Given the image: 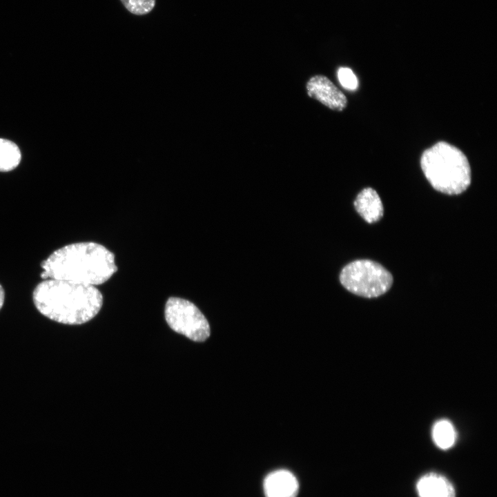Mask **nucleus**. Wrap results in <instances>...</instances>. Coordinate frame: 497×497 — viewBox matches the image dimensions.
<instances>
[{"label":"nucleus","mask_w":497,"mask_h":497,"mask_svg":"<svg viewBox=\"0 0 497 497\" xmlns=\"http://www.w3.org/2000/svg\"><path fill=\"white\" fill-rule=\"evenodd\" d=\"M41 266L43 280L55 279L95 286L107 280L117 271L115 255L101 244L77 242L52 252Z\"/></svg>","instance_id":"nucleus-1"},{"label":"nucleus","mask_w":497,"mask_h":497,"mask_svg":"<svg viewBox=\"0 0 497 497\" xmlns=\"http://www.w3.org/2000/svg\"><path fill=\"white\" fill-rule=\"evenodd\" d=\"M33 302L44 316L70 325L81 324L100 311L103 296L95 286L46 279L33 291Z\"/></svg>","instance_id":"nucleus-2"},{"label":"nucleus","mask_w":497,"mask_h":497,"mask_svg":"<svg viewBox=\"0 0 497 497\" xmlns=\"http://www.w3.org/2000/svg\"><path fill=\"white\" fill-rule=\"evenodd\" d=\"M420 166L427 181L440 193L458 195L471 184L467 157L458 148L447 142H439L426 149L422 154Z\"/></svg>","instance_id":"nucleus-3"},{"label":"nucleus","mask_w":497,"mask_h":497,"mask_svg":"<svg viewBox=\"0 0 497 497\" xmlns=\"http://www.w3.org/2000/svg\"><path fill=\"white\" fill-rule=\"evenodd\" d=\"M340 281L351 293L367 298L387 293L393 284V276L384 266L370 260H357L341 271Z\"/></svg>","instance_id":"nucleus-4"},{"label":"nucleus","mask_w":497,"mask_h":497,"mask_svg":"<svg viewBox=\"0 0 497 497\" xmlns=\"http://www.w3.org/2000/svg\"><path fill=\"white\" fill-rule=\"evenodd\" d=\"M164 314L171 329L193 341L204 342L210 335V326L206 318L193 302L187 300L169 298Z\"/></svg>","instance_id":"nucleus-5"},{"label":"nucleus","mask_w":497,"mask_h":497,"mask_svg":"<svg viewBox=\"0 0 497 497\" xmlns=\"http://www.w3.org/2000/svg\"><path fill=\"white\" fill-rule=\"evenodd\" d=\"M306 88L310 97L317 99L330 109L342 111L347 105L346 96L325 76L312 77L306 83Z\"/></svg>","instance_id":"nucleus-6"},{"label":"nucleus","mask_w":497,"mask_h":497,"mask_svg":"<svg viewBox=\"0 0 497 497\" xmlns=\"http://www.w3.org/2000/svg\"><path fill=\"white\" fill-rule=\"evenodd\" d=\"M264 489L266 497H295L298 491V483L292 473L280 469L266 477Z\"/></svg>","instance_id":"nucleus-7"},{"label":"nucleus","mask_w":497,"mask_h":497,"mask_svg":"<svg viewBox=\"0 0 497 497\" xmlns=\"http://www.w3.org/2000/svg\"><path fill=\"white\" fill-rule=\"evenodd\" d=\"M353 204L359 215L369 224L379 221L383 216L382 202L372 188L362 189L358 194Z\"/></svg>","instance_id":"nucleus-8"},{"label":"nucleus","mask_w":497,"mask_h":497,"mask_svg":"<svg viewBox=\"0 0 497 497\" xmlns=\"http://www.w3.org/2000/svg\"><path fill=\"white\" fill-rule=\"evenodd\" d=\"M416 489L419 497H456L451 482L446 477L433 472L419 479Z\"/></svg>","instance_id":"nucleus-9"},{"label":"nucleus","mask_w":497,"mask_h":497,"mask_svg":"<svg viewBox=\"0 0 497 497\" xmlns=\"http://www.w3.org/2000/svg\"><path fill=\"white\" fill-rule=\"evenodd\" d=\"M432 438L437 447L442 449H448L456 442V432L450 421L442 419L433 425Z\"/></svg>","instance_id":"nucleus-10"},{"label":"nucleus","mask_w":497,"mask_h":497,"mask_svg":"<svg viewBox=\"0 0 497 497\" xmlns=\"http://www.w3.org/2000/svg\"><path fill=\"white\" fill-rule=\"evenodd\" d=\"M21 160V152L12 142L0 138V171L15 168Z\"/></svg>","instance_id":"nucleus-11"},{"label":"nucleus","mask_w":497,"mask_h":497,"mask_svg":"<svg viewBox=\"0 0 497 497\" xmlns=\"http://www.w3.org/2000/svg\"><path fill=\"white\" fill-rule=\"evenodd\" d=\"M132 14L144 15L149 13L155 5V0H120Z\"/></svg>","instance_id":"nucleus-12"},{"label":"nucleus","mask_w":497,"mask_h":497,"mask_svg":"<svg viewBox=\"0 0 497 497\" xmlns=\"http://www.w3.org/2000/svg\"><path fill=\"white\" fill-rule=\"evenodd\" d=\"M338 78L341 86L347 90L354 91L358 87V81L353 72L349 68L340 67Z\"/></svg>","instance_id":"nucleus-13"},{"label":"nucleus","mask_w":497,"mask_h":497,"mask_svg":"<svg viewBox=\"0 0 497 497\" xmlns=\"http://www.w3.org/2000/svg\"><path fill=\"white\" fill-rule=\"evenodd\" d=\"M5 299V292L2 287V286L0 284V310L1 307L3 306V302Z\"/></svg>","instance_id":"nucleus-14"}]
</instances>
